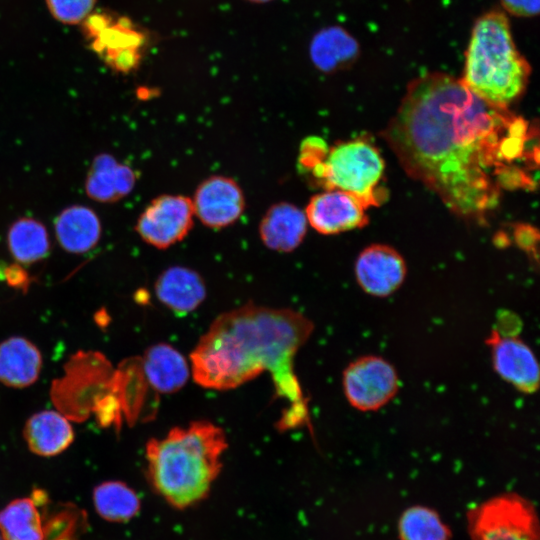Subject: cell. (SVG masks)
I'll use <instances>...</instances> for the list:
<instances>
[{
    "mask_svg": "<svg viewBox=\"0 0 540 540\" xmlns=\"http://www.w3.org/2000/svg\"><path fill=\"white\" fill-rule=\"evenodd\" d=\"M3 540H44L40 511L31 498L11 501L0 511Z\"/></svg>",
    "mask_w": 540,
    "mask_h": 540,
    "instance_id": "23",
    "label": "cell"
},
{
    "mask_svg": "<svg viewBox=\"0 0 540 540\" xmlns=\"http://www.w3.org/2000/svg\"><path fill=\"white\" fill-rule=\"evenodd\" d=\"M55 234L60 246L70 253H84L93 248L101 235L96 213L82 205L65 208L55 219Z\"/></svg>",
    "mask_w": 540,
    "mask_h": 540,
    "instance_id": "21",
    "label": "cell"
},
{
    "mask_svg": "<svg viewBox=\"0 0 540 540\" xmlns=\"http://www.w3.org/2000/svg\"><path fill=\"white\" fill-rule=\"evenodd\" d=\"M140 358L145 379L154 393L177 392L191 375L186 358L167 343L150 346Z\"/></svg>",
    "mask_w": 540,
    "mask_h": 540,
    "instance_id": "16",
    "label": "cell"
},
{
    "mask_svg": "<svg viewBox=\"0 0 540 540\" xmlns=\"http://www.w3.org/2000/svg\"><path fill=\"white\" fill-rule=\"evenodd\" d=\"M502 6L519 17H532L539 13L540 0H500Z\"/></svg>",
    "mask_w": 540,
    "mask_h": 540,
    "instance_id": "28",
    "label": "cell"
},
{
    "mask_svg": "<svg viewBox=\"0 0 540 540\" xmlns=\"http://www.w3.org/2000/svg\"><path fill=\"white\" fill-rule=\"evenodd\" d=\"M3 278L9 286L16 289H27L30 283L29 274L19 263L5 266Z\"/></svg>",
    "mask_w": 540,
    "mask_h": 540,
    "instance_id": "29",
    "label": "cell"
},
{
    "mask_svg": "<svg viewBox=\"0 0 540 540\" xmlns=\"http://www.w3.org/2000/svg\"><path fill=\"white\" fill-rule=\"evenodd\" d=\"M307 173L325 189L347 192L366 207L381 200L378 185L383 177L384 161L377 148L365 140L334 145Z\"/></svg>",
    "mask_w": 540,
    "mask_h": 540,
    "instance_id": "5",
    "label": "cell"
},
{
    "mask_svg": "<svg viewBox=\"0 0 540 540\" xmlns=\"http://www.w3.org/2000/svg\"><path fill=\"white\" fill-rule=\"evenodd\" d=\"M115 393V370L98 352H79L52 385V399L64 416L83 421L106 395ZM117 395V394H116Z\"/></svg>",
    "mask_w": 540,
    "mask_h": 540,
    "instance_id": "6",
    "label": "cell"
},
{
    "mask_svg": "<svg viewBox=\"0 0 540 540\" xmlns=\"http://www.w3.org/2000/svg\"><path fill=\"white\" fill-rule=\"evenodd\" d=\"M249 2H252V3H256V4H264V3H268L272 0H247Z\"/></svg>",
    "mask_w": 540,
    "mask_h": 540,
    "instance_id": "31",
    "label": "cell"
},
{
    "mask_svg": "<svg viewBox=\"0 0 540 540\" xmlns=\"http://www.w3.org/2000/svg\"><path fill=\"white\" fill-rule=\"evenodd\" d=\"M97 0H46L47 8L57 21L75 25L90 14Z\"/></svg>",
    "mask_w": 540,
    "mask_h": 540,
    "instance_id": "27",
    "label": "cell"
},
{
    "mask_svg": "<svg viewBox=\"0 0 540 540\" xmlns=\"http://www.w3.org/2000/svg\"><path fill=\"white\" fill-rule=\"evenodd\" d=\"M468 523L473 540H539L535 510L516 494L497 496L475 507Z\"/></svg>",
    "mask_w": 540,
    "mask_h": 540,
    "instance_id": "7",
    "label": "cell"
},
{
    "mask_svg": "<svg viewBox=\"0 0 540 540\" xmlns=\"http://www.w3.org/2000/svg\"><path fill=\"white\" fill-rule=\"evenodd\" d=\"M382 135L406 173L467 220L537 185V129L446 73L411 81Z\"/></svg>",
    "mask_w": 540,
    "mask_h": 540,
    "instance_id": "1",
    "label": "cell"
},
{
    "mask_svg": "<svg viewBox=\"0 0 540 540\" xmlns=\"http://www.w3.org/2000/svg\"><path fill=\"white\" fill-rule=\"evenodd\" d=\"M342 385L352 407L362 412H372L393 399L399 389V377L394 366L387 360L376 355H366L346 367Z\"/></svg>",
    "mask_w": 540,
    "mask_h": 540,
    "instance_id": "9",
    "label": "cell"
},
{
    "mask_svg": "<svg viewBox=\"0 0 540 540\" xmlns=\"http://www.w3.org/2000/svg\"><path fill=\"white\" fill-rule=\"evenodd\" d=\"M366 208L361 200L347 192L326 189L310 199L304 212L314 230L333 235L364 226Z\"/></svg>",
    "mask_w": 540,
    "mask_h": 540,
    "instance_id": "13",
    "label": "cell"
},
{
    "mask_svg": "<svg viewBox=\"0 0 540 540\" xmlns=\"http://www.w3.org/2000/svg\"><path fill=\"white\" fill-rule=\"evenodd\" d=\"M516 329H492L486 339L492 365L508 384L525 394L539 387V364L532 349L516 334Z\"/></svg>",
    "mask_w": 540,
    "mask_h": 540,
    "instance_id": "11",
    "label": "cell"
},
{
    "mask_svg": "<svg viewBox=\"0 0 540 540\" xmlns=\"http://www.w3.org/2000/svg\"><path fill=\"white\" fill-rule=\"evenodd\" d=\"M406 272L402 256L392 247L383 244L365 248L355 264L359 286L375 297L393 294L402 285Z\"/></svg>",
    "mask_w": 540,
    "mask_h": 540,
    "instance_id": "14",
    "label": "cell"
},
{
    "mask_svg": "<svg viewBox=\"0 0 540 540\" xmlns=\"http://www.w3.org/2000/svg\"><path fill=\"white\" fill-rule=\"evenodd\" d=\"M42 368L38 348L23 337H11L0 343V381L23 388L33 384Z\"/></svg>",
    "mask_w": 540,
    "mask_h": 540,
    "instance_id": "19",
    "label": "cell"
},
{
    "mask_svg": "<svg viewBox=\"0 0 540 540\" xmlns=\"http://www.w3.org/2000/svg\"><path fill=\"white\" fill-rule=\"evenodd\" d=\"M194 216L190 198L165 194L150 202L140 214L135 229L143 241L165 249L185 238Z\"/></svg>",
    "mask_w": 540,
    "mask_h": 540,
    "instance_id": "10",
    "label": "cell"
},
{
    "mask_svg": "<svg viewBox=\"0 0 540 540\" xmlns=\"http://www.w3.org/2000/svg\"><path fill=\"white\" fill-rule=\"evenodd\" d=\"M194 215L210 228L221 229L235 223L245 209V197L232 178L214 175L202 181L191 199Z\"/></svg>",
    "mask_w": 540,
    "mask_h": 540,
    "instance_id": "12",
    "label": "cell"
},
{
    "mask_svg": "<svg viewBox=\"0 0 540 540\" xmlns=\"http://www.w3.org/2000/svg\"><path fill=\"white\" fill-rule=\"evenodd\" d=\"M82 30L92 50L114 71L129 73L138 68L146 37L129 18L113 19L103 13L88 15Z\"/></svg>",
    "mask_w": 540,
    "mask_h": 540,
    "instance_id": "8",
    "label": "cell"
},
{
    "mask_svg": "<svg viewBox=\"0 0 540 540\" xmlns=\"http://www.w3.org/2000/svg\"><path fill=\"white\" fill-rule=\"evenodd\" d=\"M536 234L533 232V228L530 226H520L516 231V239L518 244L527 249H532L533 247V235Z\"/></svg>",
    "mask_w": 540,
    "mask_h": 540,
    "instance_id": "30",
    "label": "cell"
},
{
    "mask_svg": "<svg viewBox=\"0 0 540 540\" xmlns=\"http://www.w3.org/2000/svg\"><path fill=\"white\" fill-rule=\"evenodd\" d=\"M227 447L224 431L212 422L197 420L174 427L146 444L149 481L173 507H189L209 493Z\"/></svg>",
    "mask_w": 540,
    "mask_h": 540,
    "instance_id": "3",
    "label": "cell"
},
{
    "mask_svg": "<svg viewBox=\"0 0 540 540\" xmlns=\"http://www.w3.org/2000/svg\"><path fill=\"white\" fill-rule=\"evenodd\" d=\"M309 53L317 69L332 72L354 58L356 43L341 28L329 27L313 37Z\"/></svg>",
    "mask_w": 540,
    "mask_h": 540,
    "instance_id": "24",
    "label": "cell"
},
{
    "mask_svg": "<svg viewBox=\"0 0 540 540\" xmlns=\"http://www.w3.org/2000/svg\"><path fill=\"white\" fill-rule=\"evenodd\" d=\"M530 73L506 15L491 10L477 18L465 54L462 83L489 104L508 108L524 93Z\"/></svg>",
    "mask_w": 540,
    "mask_h": 540,
    "instance_id": "4",
    "label": "cell"
},
{
    "mask_svg": "<svg viewBox=\"0 0 540 540\" xmlns=\"http://www.w3.org/2000/svg\"><path fill=\"white\" fill-rule=\"evenodd\" d=\"M136 182L134 171L107 153L98 154L85 181L86 194L93 200L112 203L129 194Z\"/></svg>",
    "mask_w": 540,
    "mask_h": 540,
    "instance_id": "18",
    "label": "cell"
},
{
    "mask_svg": "<svg viewBox=\"0 0 540 540\" xmlns=\"http://www.w3.org/2000/svg\"><path fill=\"white\" fill-rule=\"evenodd\" d=\"M7 243L15 260L26 265L43 259L50 250L45 226L29 217L20 218L10 226Z\"/></svg>",
    "mask_w": 540,
    "mask_h": 540,
    "instance_id": "22",
    "label": "cell"
},
{
    "mask_svg": "<svg viewBox=\"0 0 540 540\" xmlns=\"http://www.w3.org/2000/svg\"><path fill=\"white\" fill-rule=\"evenodd\" d=\"M158 300L178 316L197 309L206 297V286L200 274L188 267L171 266L155 282Z\"/></svg>",
    "mask_w": 540,
    "mask_h": 540,
    "instance_id": "15",
    "label": "cell"
},
{
    "mask_svg": "<svg viewBox=\"0 0 540 540\" xmlns=\"http://www.w3.org/2000/svg\"><path fill=\"white\" fill-rule=\"evenodd\" d=\"M24 438L29 449L40 456H54L67 449L74 439V432L66 416L45 410L31 416L24 428Z\"/></svg>",
    "mask_w": 540,
    "mask_h": 540,
    "instance_id": "20",
    "label": "cell"
},
{
    "mask_svg": "<svg viewBox=\"0 0 540 540\" xmlns=\"http://www.w3.org/2000/svg\"><path fill=\"white\" fill-rule=\"evenodd\" d=\"M305 212L289 202H279L267 209L259 225L263 244L274 251L295 250L307 232Z\"/></svg>",
    "mask_w": 540,
    "mask_h": 540,
    "instance_id": "17",
    "label": "cell"
},
{
    "mask_svg": "<svg viewBox=\"0 0 540 540\" xmlns=\"http://www.w3.org/2000/svg\"><path fill=\"white\" fill-rule=\"evenodd\" d=\"M93 503L101 518L125 522L140 510V499L133 489L121 481H106L93 490Z\"/></svg>",
    "mask_w": 540,
    "mask_h": 540,
    "instance_id": "25",
    "label": "cell"
},
{
    "mask_svg": "<svg viewBox=\"0 0 540 540\" xmlns=\"http://www.w3.org/2000/svg\"><path fill=\"white\" fill-rule=\"evenodd\" d=\"M0 540H3V538L1 537V535H0Z\"/></svg>",
    "mask_w": 540,
    "mask_h": 540,
    "instance_id": "32",
    "label": "cell"
},
{
    "mask_svg": "<svg viewBox=\"0 0 540 540\" xmlns=\"http://www.w3.org/2000/svg\"><path fill=\"white\" fill-rule=\"evenodd\" d=\"M402 540H449L450 532L438 514L430 508L414 506L399 521Z\"/></svg>",
    "mask_w": 540,
    "mask_h": 540,
    "instance_id": "26",
    "label": "cell"
},
{
    "mask_svg": "<svg viewBox=\"0 0 540 540\" xmlns=\"http://www.w3.org/2000/svg\"><path fill=\"white\" fill-rule=\"evenodd\" d=\"M314 330L313 322L289 308L248 303L220 314L190 354L194 381L230 390L269 372L276 396L287 406L278 427L308 422L307 399L294 371V358Z\"/></svg>",
    "mask_w": 540,
    "mask_h": 540,
    "instance_id": "2",
    "label": "cell"
}]
</instances>
